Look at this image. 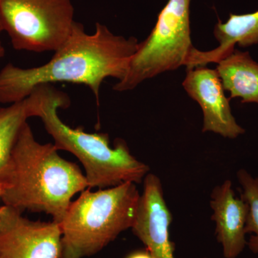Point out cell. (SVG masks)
I'll return each instance as SVG.
<instances>
[{
    "mask_svg": "<svg viewBox=\"0 0 258 258\" xmlns=\"http://www.w3.org/2000/svg\"><path fill=\"white\" fill-rule=\"evenodd\" d=\"M28 118L25 101L0 106V170L9 159L19 132Z\"/></svg>",
    "mask_w": 258,
    "mask_h": 258,
    "instance_id": "13",
    "label": "cell"
},
{
    "mask_svg": "<svg viewBox=\"0 0 258 258\" xmlns=\"http://www.w3.org/2000/svg\"><path fill=\"white\" fill-rule=\"evenodd\" d=\"M24 101L29 118L42 120L56 149L79 159L88 189H106L126 182L141 184L150 171L149 166L131 154L123 139H117L114 147H111L108 134L88 133L83 127L74 128L66 124L58 110L69 108L71 101L66 93L52 85L37 86Z\"/></svg>",
    "mask_w": 258,
    "mask_h": 258,
    "instance_id": "3",
    "label": "cell"
},
{
    "mask_svg": "<svg viewBox=\"0 0 258 258\" xmlns=\"http://www.w3.org/2000/svg\"><path fill=\"white\" fill-rule=\"evenodd\" d=\"M139 43L136 37L115 35L99 23L88 34L76 21L46 63L28 69L8 63L0 71V103H18L37 86L64 82L87 86L98 102L102 83L108 78L123 79Z\"/></svg>",
    "mask_w": 258,
    "mask_h": 258,
    "instance_id": "1",
    "label": "cell"
},
{
    "mask_svg": "<svg viewBox=\"0 0 258 258\" xmlns=\"http://www.w3.org/2000/svg\"><path fill=\"white\" fill-rule=\"evenodd\" d=\"M125 258H155L147 249L134 251Z\"/></svg>",
    "mask_w": 258,
    "mask_h": 258,
    "instance_id": "15",
    "label": "cell"
},
{
    "mask_svg": "<svg viewBox=\"0 0 258 258\" xmlns=\"http://www.w3.org/2000/svg\"><path fill=\"white\" fill-rule=\"evenodd\" d=\"M60 224L32 221L11 207H0V258H60Z\"/></svg>",
    "mask_w": 258,
    "mask_h": 258,
    "instance_id": "7",
    "label": "cell"
},
{
    "mask_svg": "<svg viewBox=\"0 0 258 258\" xmlns=\"http://www.w3.org/2000/svg\"><path fill=\"white\" fill-rule=\"evenodd\" d=\"M217 71L224 89L230 98H239L242 103L258 104V63L248 52L235 50L220 61Z\"/></svg>",
    "mask_w": 258,
    "mask_h": 258,
    "instance_id": "12",
    "label": "cell"
},
{
    "mask_svg": "<svg viewBox=\"0 0 258 258\" xmlns=\"http://www.w3.org/2000/svg\"><path fill=\"white\" fill-rule=\"evenodd\" d=\"M71 0H0V19L13 48L55 52L75 23Z\"/></svg>",
    "mask_w": 258,
    "mask_h": 258,
    "instance_id": "6",
    "label": "cell"
},
{
    "mask_svg": "<svg viewBox=\"0 0 258 258\" xmlns=\"http://www.w3.org/2000/svg\"><path fill=\"white\" fill-rule=\"evenodd\" d=\"M0 186L5 205L43 212L59 224L74 195L88 188L79 166L61 157L53 144L37 142L28 122L0 170Z\"/></svg>",
    "mask_w": 258,
    "mask_h": 258,
    "instance_id": "2",
    "label": "cell"
},
{
    "mask_svg": "<svg viewBox=\"0 0 258 258\" xmlns=\"http://www.w3.org/2000/svg\"><path fill=\"white\" fill-rule=\"evenodd\" d=\"M1 194H2V188H1V186H0V198H1Z\"/></svg>",
    "mask_w": 258,
    "mask_h": 258,
    "instance_id": "17",
    "label": "cell"
},
{
    "mask_svg": "<svg viewBox=\"0 0 258 258\" xmlns=\"http://www.w3.org/2000/svg\"><path fill=\"white\" fill-rule=\"evenodd\" d=\"M190 1L169 0L150 35L139 42L124 77L113 86L114 91H132L148 79L185 66L195 48L190 30Z\"/></svg>",
    "mask_w": 258,
    "mask_h": 258,
    "instance_id": "5",
    "label": "cell"
},
{
    "mask_svg": "<svg viewBox=\"0 0 258 258\" xmlns=\"http://www.w3.org/2000/svg\"><path fill=\"white\" fill-rule=\"evenodd\" d=\"M214 35L220 45L210 51L194 49L185 64L187 71L210 62L219 63L234 52L236 44L242 47L258 45V10L249 14H231L226 23L217 24Z\"/></svg>",
    "mask_w": 258,
    "mask_h": 258,
    "instance_id": "11",
    "label": "cell"
},
{
    "mask_svg": "<svg viewBox=\"0 0 258 258\" xmlns=\"http://www.w3.org/2000/svg\"><path fill=\"white\" fill-rule=\"evenodd\" d=\"M183 87L201 107L204 115L203 132H213L228 139H236L244 129L232 115L230 98L217 70L198 67L188 70Z\"/></svg>",
    "mask_w": 258,
    "mask_h": 258,
    "instance_id": "8",
    "label": "cell"
},
{
    "mask_svg": "<svg viewBox=\"0 0 258 258\" xmlns=\"http://www.w3.org/2000/svg\"><path fill=\"white\" fill-rule=\"evenodd\" d=\"M4 32L3 30V25H2L1 19H0V61L3 60L5 55V49L3 46V42L1 40L2 32Z\"/></svg>",
    "mask_w": 258,
    "mask_h": 258,
    "instance_id": "16",
    "label": "cell"
},
{
    "mask_svg": "<svg viewBox=\"0 0 258 258\" xmlns=\"http://www.w3.org/2000/svg\"><path fill=\"white\" fill-rule=\"evenodd\" d=\"M140 196L133 182L83 191L60 222V258L93 255L123 231L132 229Z\"/></svg>",
    "mask_w": 258,
    "mask_h": 258,
    "instance_id": "4",
    "label": "cell"
},
{
    "mask_svg": "<svg viewBox=\"0 0 258 258\" xmlns=\"http://www.w3.org/2000/svg\"><path fill=\"white\" fill-rule=\"evenodd\" d=\"M210 206L217 242L225 258H237L247 245L245 228L248 206L235 196L230 180L212 190Z\"/></svg>",
    "mask_w": 258,
    "mask_h": 258,
    "instance_id": "10",
    "label": "cell"
},
{
    "mask_svg": "<svg viewBox=\"0 0 258 258\" xmlns=\"http://www.w3.org/2000/svg\"><path fill=\"white\" fill-rule=\"evenodd\" d=\"M143 183L132 232L154 257L175 258L169 237L173 217L164 200L161 180L149 173Z\"/></svg>",
    "mask_w": 258,
    "mask_h": 258,
    "instance_id": "9",
    "label": "cell"
},
{
    "mask_svg": "<svg viewBox=\"0 0 258 258\" xmlns=\"http://www.w3.org/2000/svg\"><path fill=\"white\" fill-rule=\"evenodd\" d=\"M237 177L242 187L240 198L248 206L246 234H251L247 245L251 252L258 253V177H254L245 169H240Z\"/></svg>",
    "mask_w": 258,
    "mask_h": 258,
    "instance_id": "14",
    "label": "cell"
}]
</instances>
